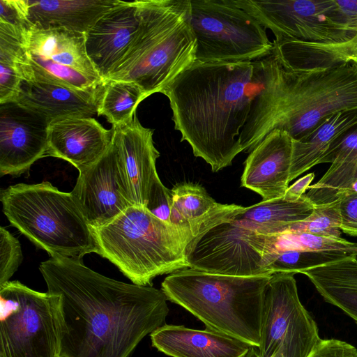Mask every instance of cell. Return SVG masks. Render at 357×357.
Returning <instances> with one entry per match:
<instances>
[{
	"label": "cell",
	"mask_w": 357,
	"mask_h": 357,
	"mask_svg": "<svg viewBox=\"0 0 357 357\" xmlns=\"http://www.w3.org/2000/svg\"><path fill=\"white\" fill-rule=\"evenodd\" d=\"M284 68L273 53L243 62H199L162 91L174 128L213 172L251 152L273 130L283 93Z\"/></svg>",
	"instance_id": "obj_1"
},
{
	"label": "cell",
	"mask_w": 357,
	"mask_h": 357,
	"mask_svg": "<svg viewBox=\"0 0 357 357\" xmlns=\"http://www.w3.org/2000/svg\"><path fill=\"white\" fill-rule=\"evenodd\" d=\"M39 270L47 291L61 297L60 357H128L165 324L161 289L107 278L70 258L51 257Z\"/></svg>",
	"instance_id": "obj_2"
},
{
	"label": "cell",
	"mask_w": 357,
	"mask_h": 357,
	"mask_svg": "<svg viewBox=\"0 0 357 357\" xmlns=\"http://www.w3.org/2000/svg\"><path fill=\"white\" fill-rule=\"evenodd\" d=\"M271 275L234 276L187 268L166 277L161 290L206 328L258 347Z\"/></svg>",
	"instance_id": "obj_3"
},
{
	"label": "cell",
	"mask_w": 357,
	"mask_h": 357,
	"mask_svg": "<svg viewBox=\"0 0 357 357\" xmlns=\"http://www.w3.org/2000/svg\"><path fill=\"white\" fill-rule=\"evenodd\" d=\"M139 3L141 22L137 33L107 80L135 82L148 97L161 93L195 61L196 38L190 21V0Z\"/></svg>",
	"instance_id": "obj_4"
},
{
	"label": "cell",
	"mask_w": 357,
	"mask_h": 357,
	"mask_svg": "<svg viewBox=\"0 0 357 357\" xmlns=\"http://www.w3.org/2000/svg\"><path fill=\"white\" fill-rule=\"evenodd\" d=\"M91 229L97 254L140 286H152L155 277L188 268V249L201 235L187 226L166 223L136 206Z\"/></svg>",
	"instance_id": "obj_5"
},
{
	"label": "cell",
	"mask_w": 357,
	"mask_h": 357,
	"mask_svg": "<svg viewBox=\"0 0 357 357\" xmlns=\"http://www.w3.org/2000/svg\"><path fill=\"white\" fill-rule=\"evenodd\" d=\"M10 223L51 257L82 260L98 252L92 229L71 192L48 181L18 183L1 190Z\"/></svg>",
	"instance_id": "obj_6"
},
{
	"label": "cell",
	"mask_w": 357,
	"mask_h": 357,
	"mask_svg": "<svg viewBox=\"0 0 357 357\" xmlns=\"http://www.w3.org/2000/svg\"><path fill=\"white\" fill-rule=\"evenodd\" d=\"M62 335L59 294L0 285V357H60Z\"/></svg>",
	"instance_id": "obj_7"
},
{
	"label": "cell",
	"mask_w": 357,
	"mask_h": 357,
	"mask_svg": "<svg viewBox=\"0 0 357 357\" xmlns=\"http://www.w3.org/2000/svg\"><path fill=\"white\" fill-rule=\"evenodd\" d=\"M275 38L318 44L342 43L357 33V0H234Z\"/></svg>",
	"instance_id": "obj_8"
},
{
	"label": "cell",
	"mask_w": 357,
	"mask_h": 357,
	"mask_svg": "<svg viewBox=\"0 0 357 357\" xmlns=\"http://www.w3.org/2000/svg\"><path fill=\"white\" fill-rule=\"evenodd\" d=\"M195 61L243 62L273 53L266 29L234 0L190 1Z\"/></svg>",
	"instance_id": "obj_9"
},
{
	"label": "cell",
	"mask_w": 357,
	"mask_h": 357,
	"mask_svg": "<svg viewBox=\"0 0 357 357\" xmlns=\"http://www.w3.org/2000/svg\"><path fill=\"white\" fill-rule=\"evenodd\" d=\"M294 273L272 274L266 288L258 357H308L321 340L302 305Z\"/></svg>",
	"instance_id": "obj_10"
},
{
	"label": "cell",
	"mask_w": 357,
	"mask_h": 357,
	"mask_svg": "<svg viewBox=\"0 0 357 357\" xmlns=\"http://www.w3.org/2000/svg\"><path fill=\"white\" fill-rule=\"evenodd\" d=\"M27 50L31 68L29 80L54 82L79 90H92L103 84L87 56L84 33L31 26Z\"/></svg>",
	"instance_id": "obj_11"
},
{
	"label": "cell",
	"mask_w": 357,
	"mask_h": 357,
	"mask_svg": "<svg viewBox=\"0 0 357 357\" xmlns=\"http://www.w3.org/2000/svg\"><path fill=\"white\" fill-rule=\"evenodd\" d=\"M250 232L234 219L211 227L189 246L188 268L234 276L271 275L263 255L250 243Z\"/></svg>",
	"instance_id": "obj_12"
},
{
	"label": "cell",
	"mask_w": 357,
	"mask_h": 357,
	"mask_svg": "<svg viewBox=\"0 0 357 357\" xmlns=\"http://www.w3.org/2000/svg\"><path fill=\"white\" fill-rule=\"evenodd\" d=\"M71 193L92 228L107 224L134 206L114 139L97 161L79 172Z\"/></svg>",
	"instance_id": "obj_13"
},
{
	"label": "cell",
	"mask_w": 357,
	"mask_h": 357,
	"mask_svg": "<svg viewBox=\"0 0 357 357\" xmlns=\"http://www.w3.org/2000/svg\"><path fill=\"white\" fill-rule=\"evenodd\" d=\"M0 105V175L18 176L46 156L49 123L17 102Z\"/></svg>",
	"instance_id": "obj_14"
},
{
	"label": "cell",
	"mask_w": 357,
	"mask_h": 357,
	"mask_svg": "<svg viewBox=\"0 0 357 357\" xmlns=\"http://www.w3.org/2000/svg\"><path fill=\"white\" fill-rule=\"evenodd\" d=\"M140 22L139 1L118 0L84 33L87 56L103 82L130 48Z\"/></svg>",
	"instance_id": "obj_15"
},
{
	"label": "cell",
	"mask_w": 357,
	"mask_h": 357,
	"mask_svg": "<svg viewBox=\"0 0 357 357\" xmlns=\"http://www.w3.org/2000/svg\"><path fill=\"white\" fill-rule=\"evenodd\" d=\"M114 132V127L107 130L93 117L56 119L48 124L46 156L65 160L80 172L105 153Z\"/></svg>",
	"instance_id": "obj_16"
},
{
	"label": "cell",
	"mask_w": 357,
	"mask_h": 357,
	"mask_svg": "<svg viewBox=\"0 0 357 357\" xmlns=\"http://www.w3.org/2000/svg\"><path fill=\"white\" fill-rule=\"evenodd\" d=\"M293 139L274 129L250 153L245 162L241 186L267 201L283 197L290 182Z\"/></svg>",
	"instance_id": "obj_17"
},
{
	"label": "cell",
	"mask_w": 357,
	"mask_h": 357,
	"mask_svg": "<svg viewBox=\"0 0 357 357\" xmlns=\"http://www.w3.org/2000/svg\"><path fill=\"white\" fill-rule=\"evenodd\" d=\"M112 127L132 204L145 208L153 185L160 180L155 167L160 153L153 144V131L144 127L136 115L130 123Z\"/></svg>",
	"instance_id": "obj_18"
},
{
	"label": "cell",
	"mask_w": 357,
	"mask_h": 357,
	"mask_svg": "<svg viewBox=\"0 0 357 357\" xmlns=\"http://www.w3.org/2000/svg\"><path fill=\"white\" fill-rule=\"evenodd\" d=\"M102 85L79 90L54 82L23 81L14 102L43 116L48 123L64 117H91L97 114Z\"/></svg>",
	"instance_id": "obj_19"
},
{
	"label": "cell",
	"mask_w": 357,
	"mask_h": 357,
	"mask_svg": "<svg viewBox=\"0 0 357 357\" xmlns=\"http://www.w3.org/2000/svg\"><path fill=\"white\" fill-rule=\"evenodd\" d=\"M153 347L171 357H243L252 345L211 329L165 324L150 334Z\"/></svg>",
	"instance_id": "obj_20"
},
{
	"label": "cell",
	"mask_w": 357,
	"mask_h": 357,
	"mask_svg": "<svg viewBox=\"0 0 357 357\" xmlns=\"http://www.w3.org/2000/svg\"><path fill=\"white\" fill-rule=\"evenodd\" d=\"M356 126L357 109L342 111L332 114L304 139H293L290 182L317 165L332 163Z\"/></svg>",
	"instance_id": "obj_21"
},
{
	"label": "cell",
	"mask_w": 357,
	"mask_h": 357,
	"mask_svg": "<svg viewBox=\"0 0 357 357\" xmlns=\"http://www.w3.org/2000/svg\"><path fill=\"white\" fill-rule=\"evenodd\" d=\"M171 192V223L187 226L200 234L216 225L233 220L245 208L218 203L205 188L192 183L177 184Z\"/></svg>",
	"instance_id": "obj_22"
},
{
	"label": "cell",
	"mask_w": 357,
	"mask_h": 357,
	"mask_svg": "<svg viewBox=\"0 0 357 357\" xmlns=\"http://www.w3.org/2000/svg\"><path fill=\"white\" fill-rule=\"evenodd\" d=\"M118 0H27V19L38 29L85 33Z\"/></svg>",
	"instance_id": "obj_23"
},
{
	"label": "cell",
	"mask_w": 357,
	"mask_h": 357,
	"mask_svg": "<svg viewBox=\"0 0 357 357\" xmlns=\"http://www.w3.org/2000/svg\"><path fill=\"white\" fill-rule=\"evenodd\" d=\"M306 275L324 300L357 324V255L317 266Z\"/></svg>",
	"instance_id": "obj_24"
},
{
	"label": "cell",
	"mask_w": 357,
	"mask_h": 357,
	"mask_svg": "<svg viewBox=\"0 0 357 357\" xmlns=\"http://www.w3.org/2000/svg\"><path fill=\"white\" fill-rule=\"evenodd\" d=\"M273 43V53L292 70L327 68L347 63L357 65V33L350 40L336 44L298 40Z\"/></svg>",
	"instance_id": "obj_25"
},
{
	"label": "cell",
	"mask_w": 357,
	"mask_h": 357,
	"mask_svg": "<svg viewBox=\"0 0 357 357\" xmlns=\"http://www.w3.org/2000/svg\"><path fill=\"white\" fill-rule=\"evenodd\" d=\"M314 209V204L304 195L296 201L281 197L245 207L234 220L261 234H278L286 232L292 224L306 220Z\"/></svg>",
	"instance_id": "obj_26"
},
{
	"label": "cell",
	"mask_w": 357,
	"mask_h": 357,
	"mask_svg": "<svg viewBox=\"0 0 357 357\" xmlns=\"http://www.w3.org/2000/svg\"><path fill=\"white\" fill-rule=\"evenodd\" d=\"M357 172V126L340 145L334 161L323 176L310 185L304 195L314 204L338 200L353 182Z\"/></svg>",
	"instance_id": "obj_27"
},
{
	"label": "cell",
	"mask_w": 357,
	"mask_h": 357,
	"mask_svg": "<svg viewBox=\"0 0 357 357\" xmlns=\"http://www.w3.org/2000/svg\"><path fill=\"white\" fill-rule=\"evenodd\" d=\"M146 98L135 82L107 80L102 85L97 115L105 116L112 126L125 125L132 121L138 105Z\"/></svg>",
	"instance_id": "obj_28"
},
{
	"label": "cell",
	"mask_w": 357,
	"mask_h": 357,
	"mask_svg": "<svg viewBox=\"0 0 357 357\" xmlns=\"http://www.w3.org/2000/svg\"><path fill=\"white\" fill-rule=\"evenodd\" d=\"M357 252L351 251L285 250L268 254L265 269L270 273H301L303 271L343 259Z\"/></svg>",
	"instance_id": "obj_29"
},
{
	"label": "cell",
	"mask_w": 357,
	"mask_h": 357,
	"mask_svg": "<svg viewBox=\"0 0 357 357\" xmlns=\"http://www.w3.org/2000/svg\"><path fill=\"white\" fill-rule=\"evenodd\" d=\"M314 206V212L309 218L292 224L286 232H304L324 237L342 238L340 200Z\"/></svg>",
	"instance_id": "obj_30"
},
{
	"label": "cell",
	"mask_w": 357,
	"mask_h": 357,
	"mask_svg": "<svg viewBox=\"0 0 357 357\" xmlns=\"http://www.w3.org/2000/svg\"><path fill=\"white\" fill-rule=\"evenodd\" d=\"M23 256L18 239L3 227H0V285L17 271Z\"/></svg>",
	"instance_id": "obj_31"
},
{
	"label": "cell",
	"mask_w": 357,
	"mask_h": 357,
	"mask_svg": "<svg viewBox=\"0 0 357 357\" xmlns=\"http://www.w3.org/2000/svg\"><path fill=\"white\" fill-rule=\"evenodd\" d=\"M145 208L158 219L172 224V192L162 184L160 179L153 185Z\"/></svg>",
	"instance_id": "obj_32"
},
{
	"label": "cell",
	"mask_w": 357,
	"mask_h": 357,
	"mask_svg": "<svg viewBox=\"0 0 357 357\" xmlns=\"http://www.w3.org/2000/svg\"><path fill=\"white\" fill-rule=\"evenodd\" d=\"M0 22L16 26H31L27 19V0H0Z\"/></svg>",
	"instance_id": "obj_33"
},
{
	"label": "cell",
	"mask_w": 357,
	"mask_h": 357,
	"mask_svg": "<svg viewBox=\"0 0 357 357\" xmlns=\"http://www.w3.org/2000/svg\"><path fill=\"white\" fill-rule=\"evenodd\" d=\"M308 357H357V349L337 339H321Z\"/></svg>",
	"instance_id": "obj_34"
},
{
	"label": "cell",
	"mask_w": 357,
	"mask_h": 357,
	"mask_svg": "<svg viewBox=\"0 0 357 357\" xmlns=\"http://www.w3.org/2000/svg\"><path fill=\"white\" fill-rule=\"evenodd\" d=\"M339 200L341 230L350 236H357V195H349Z\"/></svg>",
	"instance_id": "obj_35"
},
{
	"label": "cell",
	"mask_w": 357,
	"mask_h": 357,
	"mask_svg": "<svg viewBox=\"0 0 357 357\" xmlns=\"http://www.w3.org/2000/svg\"><path fill=\"white\" fill-rule=\"evenodd\" d=\"M314 178V174L313 172L302 176L288 187L283 197L289 201H296L299 199L306 193V191L310 186V183L313 181Z\"/></svg>",
	"instance_id": "obj_36"
},
{
	"label": "cell",
	"mask_w": 357,
	"mask_h": 357,
	"mask_svg": "<svg viewBox=\"0 0 357 357\" xmlns=\"http://www.w3.org/2000/svg\"><path fill=\"white\" fill-rule=\"evenodd\" d=\"M243 357H258L256 347H252L250 351Z\"/></svg>",
	"instance_id": "obj_37"
},
{
	"label": "cell",
	"mask_w": 357,
	"mask_h": 357,
	"mask_svg": "<svg viewBox=\"0 0 357 357\" xmlns=\"http://www.w3.org/2000/svg\"><path fill=\"white\" fill-rule=\"evenodd\" d=\"M356 180H357V173H356Z\"/></svg>",
	"instance_id": "obj_38"
}]
</instances>
